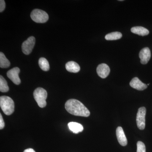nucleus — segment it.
Returning a JSON list of instances; mask_svg holds the SVG:
<instances>
[{
	"mask_svg": "<svg viewBox=\"0 0 152 152\" xmlns=\"http://www.w3.org/2000/svg\"><path fill=\"white\" fill-rule=\"evenodd\" d=\"M65 109L68 113L74 115L88 117L90 115L89 110L80 101L71 99L66 102Z\"/></svg>",
	"mask_w": 152,
	"mask_h": 152,
	"instance_id": "f257e3e1",
	"label": "nucleus"
},
{
	"mask_svg": "<svg viewBox=\"0 0 152 152\" xmlns=\"http://www.w3.org/2000/svg\"><path fill=\"white\" fill-rule=\"evenodd\" d=\"M0 106L4 113L7 115H12L15 110V103L13 100L7 96H1Z\"/></svg>",
	"mask_w": 152,
	"mask_h": 152,
	"instance_id": "f03ea898",
	"label": "nucleus"
},
{
	"mask_svg": "<svg viewBox=\"0 0 152 152\" xmlns=\"http://www.w3.org/2000/svg\"><path fill=\"white\" fill-rule=\"evenodd\" d=\"M48 94L47 91L42 88H38L34 92V97L38 105L41 108L46 106V100Z\"/></svg>",
	"mask_w": 152,
	"mask_h": 152,
	"instance_id": "7ed1b4c3",
	"label": "nucleus"
},
{
	"mask_svg": "<svg viewBox=\"0 0 152 152\" xmlns=\"http://www.w3.org/2000/svg\"><path fill=\"white\" fill-rule=\"evenodd\" d=\"M31 17L34 21L37 23H45L48 20L49 16L45 11L35 9L31 12Z\"/></svg>",
	"mask_w": 152,
	"mask_h": 152,
	"instance_id": "20e7f679",
	"label": "nucleus"
},
{
	"mask_svg": "<svg viewBox=\"0 0 152 152\" xmlns=\"http://www.w3.org/2000/svg\"><path fill=\"white\" fill-rule=\"evenodd\" d=\"M146 110L145 107H141L139 109L137 115V126L140 130H144L145 126V115Z\"/></svg>",
	"mask_w": 152,
	"mask_h": 152,
	"instance_id": "39448f33",
	"label": "nucleus"
},
{
	"mask_svg": "<svg viewBox=\"0 0 152 152\" xmlns=\"http://www.w3.org/2000/svg\"><path fill=\"white\" fill-rule=\"evenodd\" d=\"M35 42L36 39L34 37H31L23 42L22 49V51L24 54L28 55L31 53L35 44Z\"/></svg>",
	"mask_w": 152,
	"mask_h": 152,
	"instance_id": "423d86ee",
	"label": "nucleus"
},
{
	"mask_svg": "<svg viewBox=\"0 0 152 152\" xmlns=\"http://www.w3.org/2000/svg\"><path fill=\"white\" fill-rule=\"evenodd\" d=\"M20 69L19 68L15 67L9 70L7 73V76L15 84L18 85L21 83L20 79L19 78V74Z\"/></svg>",
	"mask_w": 152,
	"mask_h": 152,
	"instance_id": "0eeeda50",
	"label": "nucleus"
},
{
	"mask_svg": "<svg viewBox=\"0 0 152 152\" xmlns=\"http://www.w3.org/2000/svg\"><path fill=\"white\" fill-rule=\"evenodd\" d=\"M96 72L98 75L102 78H105L110 74V69L105 64H102L98 66Z\"/></svg>",
	"mask_w": 152,
	"mask_h": 152,
	"instance_id": "6e6552de",
	"label": "nucleus"
},
{
	"mask_svg": "<svg viewBox=\"0 0 152 152\" xmlns=\"http://www.w3.org/2000/svg\"><path fill=\"white\" fill-rule=\"evenodd\" d=\"M139 57L140 59V62L142 64H147L151 58V52L149 48H145L142 49L139 53Z\"/></svg>",
	"mask_w": 152,
	"mask_h": 152,
	"instance_id": "1a4fd4ad",
	"label": "nucleus"
},
{
	"mask_svg": "<svg viewBox=\"0 0 152 152\" xmlns=\"http://www.w3.org/2000/svg\"><path fill=\"white\" fill-rule=\"evenodd\" d=\"M116 136L119 143L121 145L125 146L127 145V140L124 130L121 127L119 126L117 128Z\"/></svg>",
	"mask_w": 152,
	"mask_h": 152,
	"instance_id": "9d476101",
	"label": "nucleus"
},
{
	"mask_svg": "<svg viewBox=\"0 0 152 152\" xmlns=\"http://www.w3.org/2000/svg\"><path fill=\"white\" fill-rule=\"evenodd\" d=\"M130 86L132 88L139 91H143L146 89L148 86L141 81L138 78L134 77L132 79L130 83Z\"/></svg>",
	"mask_w": 152,
	"mask_h": 152,
	"instance_id": "9b49d317",
	"label": "nucleus"
},
{
	"mask_svg": "<svg viewBox=\"0 0 152 152\" xmlns=\"http://www.w3.org/2000/svg\"><path fill=\"white\" fill-rule=\"evenodd\" d=\"M66 69L70 72L77 73L80 70V67L78 64L74 61H69L66 64Z\"/></svg>",
	"mask_w": 152,
	"mask_h": 152,
	"instance_id": "f8f14e48",
	"label": "nucleus"
},
{
	"mask_svg": "<svg viewBox=\"0 0 152 152\" xmlns=\"http://www.w3.org/2000/svg\"><path fill=\"white\" fill-rule=\"evenodd\" d=\"M68 126L69 129L75 134H78L83 130V127L79 123L72 122L68 124Z\"/></svg>",
	"mask_w": 152,
	"mask_h": 152,
	"instance_id": "ddd939ff",
	"label": "nucleus"
},
{
	"mask_svg": "<svg viewBox=\"0 0 152 152\" xmlns=\"http://www.w3.org/2000/svg\"><path fill=\"white\" fill-rule=\"evenodd\" d=\"M131 31L134 34L141 36L148 35L149 34L148 30L142 26H136L132 28Z\"/></svg>",
	"mask_w": 152,
	"mask_h": 152,
	"instance_id": "4468645a",
	"label": "nucleus"
},
{
	"mask_svg": "<svg viewBox=\"0 0 152 152\" xmlns=\"http://www.w3.org/2000/svg\"><path fill=\"white\" fill-rule=\"evenodd\" d=\"M122 37V34L119 32H114L106 35L105 39L107 40H116L119 39Z\"/></svg>",
	"mask_w": 152,
	"mask_h": 152,
	"instance_id": "2eb2a0df",
	"label": "nucleus"
},
{
	"mask_svg": "<svg viewBox=\"0 0 152 152\" xmlns=\"http://www.w3.org/2000/svg\"><path fill=\"white\" fill-rule=\"evenodd\" d=\"M10 65V63L2 52L0 53V67L1 68H7Z\"/></svg>",
	"mask_w": 152,
	"mask_h": 152,
	"instance_id": "dca6fc26",
	"label": "nucleus"
},
{
	"mask_svg": "<svg viewBox=\"0 0 152 152\" xmlns=\"http://www.w3.org/2000/svg\"><path fill=\"white\" fill-rule=\"evenodd\" d=\"M39 64L40 67L42 70L48 71L50 69L48 61L44 58H41L39 60Z\"/></svg>",
	"mask_w": 152,
	"mask_h": 152,
	"instance_id": "f3484780",
	"label": "nucleus"
},
{
	"mask_svg": "<svg viewBox=\"0 0 152 152\" xmlns=\"http://www.w3.org/2000/svg\"><path fill=\"white\" fill-rule=\"evenodd\" d=\"M9 88L7 83L3 76H0V91L1 92L5 93L8 91Z\"/></svg>",
	"mask_w": 152,
	"mask_h": 152,
	"instance_id": "a211bd4d",
	"label": "nucleus"
},
{
	"mask_svg": "<svg viewBox=\"0 0 152 152\" xmlns=\"http://www.w3.org/2000/svg\"><path fill=\"white\" fill-rule=\"evenodd\" d=\"M137 152H146L145 146L142 142L139 141L137 143Z\"/></svg>",
	"mask_w": 152,
	"mask_h": 152,
	"instance_id": "6ab92c4d",
	"label": "nucleus"
},
{
	"mask_svg": "<svg viewBox=\"0 0 152 152\" xmlns=\"http://www.w3.org/2000/svg\"><path fill=\"white\" fill-rule=\"evenodd\" d=\"M6 4L4 0H1L0 1V12H2L4 11L5 8Z\"/></svg>",
	"mask_w": 152,
	"mask_h": 152,
	"instance_id": "aec40b11",
	"label": "nucleus"
},
{
	"mask_svg": "<svg viewBox=\"0 0 152 152\" xmlns=\"http://www.w3.org/2000/svg\"><path fill=\"white\" fill-rule=\"evenodd\" d=\"M5 126V123L2 116L1 114H0V129H2Z\"/></svg>",
	"mask_w": 152,
	"mask_h": 152,
	"instance_id": "412c9836",
	"label": "nucleus"
},
{
	"mask_svg": "<svg viewBox=\"0 0 152 152\" xmlns=\"http://www.w3.org/2000/svg\"><path fill=\"white\" fill-rule=\"evenodd\" d=\"M23 152H36L32 148H28L25 150Z\"/></svg>",
	"mask_w": 152,
	"mask_h": 152,
	"instance_id": "4be33fe9",
	"label": "nucleus"
}]
</instances>
